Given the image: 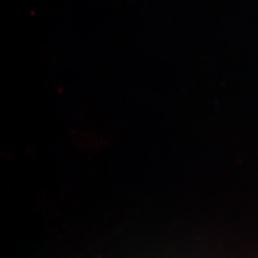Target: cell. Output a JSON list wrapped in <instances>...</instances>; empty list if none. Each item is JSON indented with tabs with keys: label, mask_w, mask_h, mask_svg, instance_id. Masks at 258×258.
I'll return each mask as SVG.
<instances>
[]
</instances>
